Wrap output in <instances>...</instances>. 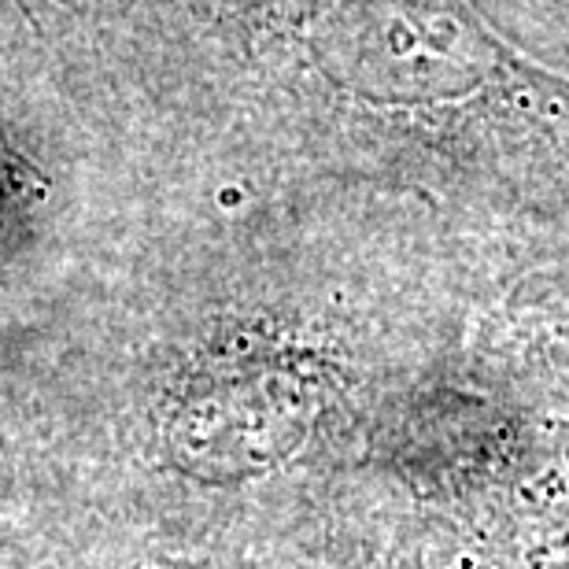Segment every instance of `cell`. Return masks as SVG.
I'll use <instances>...</instances> for the list:
<instances>
[{"instance_id":"277c9868","label":"cell","mask_w":569,"mask_h":569,"mask_svg":"<svg viewBox=\"0 0 569 569\" xmlns=\"http://www.w3.org/2000/svg\"><path fill=\"white\" fill-rule=\"evenodd\" d=\"M0 569H8V566H4V562H0Z\"/></svg>"},{"instance_id":"3957f363","label":"cell","mask_w":569,"mask_h":569,"mask_svg":"<svg viewBox=\"0 0 569 569\" xmlns=\"http://www.w3.org/2000/svg\"><path fill=\"white\" fill-rule=\"evenodd\" d=\"M466 515L481 569H569V422H543L526 466Z\"/></svg>"},{"instance_id":"7a4b0ae2","label":"cell","mask_w":569,"mask_h":569,"mask_svg":"<svg viewBox=\"0 0 569 569\" xmlns=\"http://www.w3.org/2000/svg\"><path fill=\"white\" fill-rule=\"evenodd\" d=\"M540 429V418L492 392L418 389L385 415V470L418 499L470 510L526 466Z\"/></svg>"},{"instance_id":"6da1fadb","label":"cell","mask_w":569,"mask_h":569,"mask_svg":"<svg viewBox=\"0 0 569 569\" xmlns=\"http://www.w3.org/2000/svg\"><path fill=\"white\" fill-rule=\"evenodd\" d=\"M329 403V373L307 356H259L192 381L170 415L174 462L203 481H241L303 448Z\"/></svg>"}]
</instances>
